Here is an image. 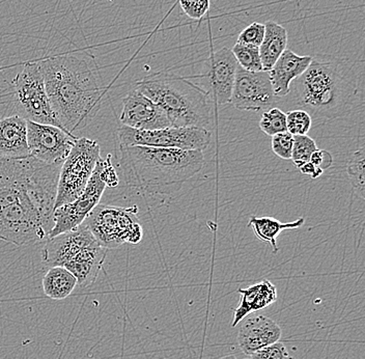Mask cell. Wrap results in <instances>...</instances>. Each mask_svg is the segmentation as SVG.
Segmentation results:
<instances>
[{
    "label": "cell",
    "mask_w": 365,
    "mask_h": 359,
    "mask_svg": "<svg viewBox=\"0 0 365 359\" xmlns=\"http://www.w3.org/2000/svg\"><path fill=\"white\" fill-rule=\"evenodd\" d=\"M38 63L57 121L65 131L74 135L101 108L104 91L99 80L88 64L77 56H48Z\"/></svg>",
    "instance_id": "obj_1"
},
{
    "label": "cell",
    "mask_w": 365,
    "mask_h": 359,
    "mask_svg": "<svg viewBox=\"0 0 365 359\" xmlns=\"http://www.w3.org/2000/svg\"><path fill=\"white\" fill-rule=\"evenodd\" d=\"M204 164L202 151L120 146V166L128 186L150 194L179 191Z\"/></svg>",
    "instance_id": "obj_2"
},
{
    "label": "cell",
    "mask_w": 365,
    "mask_h": 359,
    "mask_svg": "<svg viewBox=\"0 0 365 359\" xmlns=\"http://www.w3.org/2000/svg\"><path fill=\"white\" fill-rule=\"evenodd\" d=\"M48 235L27 192V157H0V240L25 246Z\"/></svg>",
    "instance_id": "obj_3"
},
{
    "label": "cell",
    "mask_w": 365,
    "mask_h": 359,
    "mask_svg": "<svg viewBox=\"0 0 365 359\" xmlns=\"http://www.w3.org/2000/svg\"><path fill=\"white\" fill-rule=\"evenodd\" d=\"M135 89L165 111L173 127L205 128L211 123V100L192 80L157 72L137 81Z\"/></svg>",
    "instance_id": "obj_4"
},
{
    "label": "cell",
    "mask_w": 365,
    "mask_h": 359,
    "mask_svg": "<svg viewBox=\"0 0 365 359\" xmlns=\"http://www.w3.org/2000/svg\"><path fill=\"white\" fill-rule=\"evenodd\" d=\"M292 84L301 109L322 122L334 120L348 111L355 91L336 65L314 59Z\"/></svg>",
    "instance_id": "obj_5"
},
{
    "label": "cell",
    "mask_w": 365,
    "mask_h": 359,
    "mask_svg": "<svg viewBox=\"0 0 365 359\" xmlns=\"http://www.w3.org/2000/svg\"><path fill=\"white\" fill-rule=\"evenodd\" d=\"M108 249L100 244L86 223L71 232L47 239L42 251L45 266L63 267L86 288L97 280Z\"/></svg>",
    "instance_id": "obj_6"
},
{
    "label": "cell",
    "mask_w": 365,
    "mask_h": 359,
    "mask_svg": "<svg viewBox=\"0 0 365 359\" xmlns=\"http://www.w3.org/2000/svg\"><path fill=\"white\" fill-rule=\"evenodd\" d=\"M137 213L136 205L124 208L99 203L84 223L101 246L118 248L125 243L138 244L143 240V226Z\"/></svg>",
    "instance_id": "obj_7"
},
{
    "label": "cell",
    "mask_w": 365,
    "mask_h": 359,
    "mask_svg": "<svg viewBox=\"0 0 365 359\" xmlns=\"http://www.w3.org/2000/svg\"><path fill=\"white\" fill-rule=\"evenodd\" d=\"M100 159L101 148L98 141L78 137L61 166L56 209L76 200L86 191Z\"/></svg>",
    "instance_id": "obj_8"
},
{
    "label": "cell",
    "mask_w": 365,
    "mask_h": 359,
    "mask_svg": "<svg viewBox=\"0 0 365 359\" xmlns=\"http://www.w3.org/2000/svg\"><path fill=\"white\" fill-rule=\"evenodd\" d=\"M14 104L18 116L29 122L61 128L52 111L38 63H29L13 79Z\"/></svg>",
    "instance_id": "obj_9"
},
{
    "label": "cell",
    "mask_w": 365,
    "mask_h": 359,
    "mask_svg": "<svg viewBox=\"0 0 365 359\" xmlns=\"http://www.w3.org/2000/svg\"><path fill=\"white\" fill-rule=\"evenodd\" d=\"M118 137L120 146L171 148L202 152L209 148L212 141L209 130L197 127H168L143 131L122 126L118 128Z\"/></svg>",
    "instance_id": "obj_10"
},
{
    "label": "cell",
    "mask_w": 365,
    "mask_h": 359,
    "mask_svg": "<svg viewBox=\"0 0 365 359\" xmlns=\"http://www.w3.org/2000/svg\"><path fill=\"white\" fill-rule=\"evenodd\" d=\"M61 166L63 164H47L33 156L27 157V192L48 234L54 226L53 215Z\"/></svg>",
    "instance_id": "obj_11"
},
{
    "label": "cell",
    "mask_w": 365,
    "mask_h": 359,
    "mask_svg": "<svg viewBox=\"0 0 365 359\" xmlns=\"http://www.w3.org/2000/svg\"><path fill=\"white\" fill-rule=\"evenodd\" d=\"M105 189L106 185L100 177V166L98 161L86 191L76 200L54 210V226L48 239L74 231L81 226L91 211L99 205Z\"/></svg>",
    "instance_id": "obj_12"
},
{
    "label": "cell",
    "mask_w": 365,
    "mask_h": 359,
    "mask_svg": "<svg viewBox=\"0 0 365 359\" xmlns=\"http://www.w3.org/2000/svg\"><path fill=\"white\" fill-rule=\"evenodd\" d=\"M269 73L250 72L238 66L230 104L239 111H266L275 102Z\"/></svg>",
    "instance_id": "obj_13"
},
{
    "label": "cell",
    "mask_w": 365,
    "mask_h": 359,
    "mask_svg": "<svg viewBox=\"0 0 365 359\" xmlns=\"http://www.w3.org/2000/svg\"><path fill=\"white\" fill-rule=\"evenodd\" d=\"M78 137L56 126L27 121L31 156L47 164H63Z\"/></svg>",
    "instance_id": "obj_14"
},
{
    "label": "cell",
    "mask_w": 365,
    "mask_h": 359,
    "mask_svg": "<svg viewBox=\"0 0 365 359\" xmlns=\"http://www.w3.org/2000/svg\"><path fill=\"white\" fill-rule=\"evenodd\" d=\"M237 68L238 63L230 48L223 47L210 54L205 63L204 73L196 77L204 81L202 89L211 102L217 105L230 104Z\"/></svg>",
    "instance_id": "obj_15"
},
{
    "label": "cell",
    "mask_w": 365,
    "mask_h": 359,
    "mask_svg": "<svg viewBox=\"0 0 365 359\" xmlns=\"http://www.w3.org/2000/svg\"><path fill=\"white\" fill-rule=\"evenodd\" d=\"M120 122L123 126L143 131L173 127L165 111L136 89L123 99Z\"/></svg>",
    "instance_id": "obj_16"
},
{
    "label": "cell",
    "mask_w": 365,
    "mask_h": 359,
    "mask_svg": "<svg viewBox=\"0 0 365 359\" xmlns=\"http://www.w3.org/2000/svg\"><path fill=\"white\" fill-rule=\"evenodd\" d=\"M280 338L282 328L274 320L266 315H253L240 327L238 343L242 351L250 356L257 350L279 342Z\"/></svg>",
    "instance_id": "obj_17"
},
{
    "label": "cell",
    "mask_w": 365,
    "mask_h": 359,
    "mask_svg": "<svg viewBox=\"0 0 365 359\" xmlns=\"http://www.w3.org/2000/svg\"><path fill=\"white\" fill-rule=\"evenodd\" d=\"M312 61V56H299L292 50L285 49L268 72L275 97L282 98L289 95L294 80L307 70Z\"/></svg>",
    "instance_id": "obj_18"
},
{
    "label": "cell",
    "mask_w": 365,
    "mask_h": 359,
    "mask_svg": "<svg viewBox=\"0 0 365 359\" xmlns=\"http://www.w3.org/2000/svg\"><path fill=\"white\" fill-rule=\"evenodd\" d=\"M31 156L27 143V121L18 114L0 120V157L22 159Z\"/></svg>",
    "instance_id": "obj_19"
},
{
    "label": "cell",
    "mask_w": 365,
    "mask_h": 359,
    "mask_svg": "<svg viewBox=\"0 0 365 359\" xmlns=\"http://www.w3.org/2000/svg\"><path fill=\"white\" fill-rule=\"evenodd\" d=\"M241 295L238 308L235 310L232 327L241 323L247 315L264 310L277 300V290L270 280H264L245 289H239Z\"/></svg>",
    "instance_id": "obj_20"
},
{
    "label": "cell",
    "mask_w": 365,
    "mask_h": 359,
    "mask_svg": "<svg viewBox=\"0 0 365 359\" xmlns=\"http://www.w3.org/2000/svg\"><path fill=\"white\" fill-rule=\"evenodd\" d=\"M287 31L277 22L264 23V36L259 46L262 71H269L275 65L277 59L284 54L287 46Z\"/></svg>",
    "instance_id": "obj_21"
},
{
    "label": "cell",
    "mask_w": 365,
    "mask_h": 359,
    "mask_svg": "<svg viewBox=\"0 0 365 359\" xmlns=\"http://www.w3.org/2000/svg\"><path fill=\"white\" fill-rule=\"evenodd\" d=\"M305 223L303 217L297 219L291 223H282L273 217H257L252 216L250 218L248 226L252 228L253 233L257 239L261 241L269 242L272 246L273 253H278L277 238L282 231L297 230Z\"/></svg>",
    "instance_id": "obj_22"
},
{
    "label": "cell",
    "mask_w": 365,
    "mask_h": 359,
    "mask_svg": "<svg viewBox=\"0 0 365 359\" xmlns=\"http://www.w3.org/2000/svg\"><path fill=\"white\" fill-rule=\"evenodd\" d=\"M76 285V278L63 267H51L42 281L44 294L54 300L67 298L74 291Z\"/></svg>",
    "instance_id": "obj_23"
},
{
    "label": "cell",
    "mask_w": 365,
    "mask_h": 359,
    "mask_svg": "<svg viewBox=\"0 0 365 359\" xmlns=\"http://www.w3.org/2000/svg\"><path fill=\"white\" fill-rule=\"evenodd\" d=\"M364 157V148L361 146L359 150L353 153L346 164V173L351 184L357 196L362 200H364L365 196Z\"/></svg>",
    "instance_id": "obj_24"
},
{
    "label": "cell",
    "mask_w": 365,
    "mask_h": 359,
    "mask_svg": "<svg viewBox=\"0 0 365 359\" xmlns=\"http://www.w3.org/2000/svg\"><path fill=\"white\" fill-rule=\"evenodd\" d=\"M230 50H232L238 66L244 70L250 71V72H261L262 71L259 47H251V46L236 43V45Z\"/></svg>",
    "instance_id": "obj_25"
},
{
    "label": "cell",
    "mask_w": 365,
    "mask_h": 359,
    "mask_svg": "<svg viewBox=\"0 0 365 359\" xmlns=\"http://www.w3.org/2000/svg\"><path fill=\"white\" fill-rule=\"evenodd\" d=\"M259 128L264 133L269 136H274V135L287 131V116L279 108L272 107L262 114Z\"/></svg>",
    "instance_id": "obj_26"
},
{
    "label": "cell",
    "mask_w": 365,
    "mask_h": 359,
    "mask_svg": "<svg viewBox=\"0 0 365 359\" xmlns=\"http://www.w3.org/2000/svg\"><path fill=\"white\" fill-rule=\"evenodd\" d=\"M318 150L316 141L308 135L294 136L293 152L291 160L297 168L309 161L310 157Z\"/></svg>",
    "instance_id": "obj_27"
},
{
    "label": "cell",
    "mask_w": 365,
    "mask_h": 359,
    "mask_svg": "<svg viewBox=\"0 0 365 359\" xmlns=\"http://www.w3.org/2000/svg\"><path fill=\"white\" fill-rule=\"evenodd\" d=\"M287 116V130L294 136L307 135L312 125V118L303 109L289 111Z\"/></svg>",
    "instance_id": "obj_28"
},
{
    "label": "cell",
    "mask_w": 365,
    "mask_h": 359,
    "mask_svg": "<svg viewBox=\"0 0 365 359\" xmlns=\"http://www.w3.org/2000/svg\"><path fill=\"white\" fill-rule=\"evenodd\" d=\"M293 145L294 135L287 131L274 135L271 141L274 154L284 160H291Z\"/></svg>",
    "instance_id": "obj_29"
},
{
    "label": "cell",
    "mask_w": 365,
    "mask_h": 359,
    "mask_svg": "<svg viewBox=\"0 0 365 359\" xmlns=\"http://www.w3.org/2000/svg\"><path fill=\"white\" fill-rule=\"evenodd\" d=\"M264 36V23L253 22L239 34V44L259 47Z\"/></svg>",
    "instance_id": "obj_30"
},
{
    "label": "cell",
    "mask_w": 365,
    "mask_h": 359,
    "mask_svg": "<svg viewBox=\"0 0 365 359\" xmlns=\"http://www.w3.org/2000/svg\"><path fill=\"white\" fill-rule=\"evenodd\" d=\"M182 11L194 20L202 19L210 10V0H179Z\"/></svg>",
    "instance_id": "obj_31"
},
{
    "label": "cell",
    "mask_w": 365,
    "mask_h": 359,
    "mask_svg": "<svg viewBox=\"0 0 365 359\" xmlns=\"http://www.w3.org/2000/svg\"><path fill=\"white\" fill-rule=\"evenodd\" d=\"M289 352L282 343L276 342L251 354V359H289Z\"/></svg>",
    "instance_id": "obj_32"
},
{
    "label": "cell",
    "mask_w": 365,
    "mask_h": 359,
    "mask_svg": "<svg viewBox=\"0 0 365 359\" xmlns=\"http://www.w3.org/2000/svg\"><path fill=\"white\" fill-rule=\"evenodd\" d=\"M100 166V177L103 182L105 183L106 187L109 188H115L120 184L118 173L114 169L113 162H111V155H108L106 159L99 160Z\"/></svg>",
    "instance_id": "obj_33"
},
{
    "label": "cell",
    "mask_w": 365,
    "mask_h": 359,
    "mask_svg": "<svg viewBox=\"0 0 365 359\" xmlns=\"http://www.w3.org/2000/svg\"><path fill=\"white\" fill-rule=\"evenodd\" d=\"M310 162L319 171H325L329 169L333 164V157L328 151L317 150L310 157Z\"/></svg>",
    "instance_id": "obj_34"
},
{
    "label": "cell",
    "mask_w": 365,
    "mask_h": 359,
    "mask_svg": "<svg viewBox=\"0 0 365 359\" xmlns=\"http://www.w3.org/2000/svg\"><path fill=\"white\" fill-rule=\"evenodd\" d=\"M299 171L303 175L309 176L312 179L316 180L318 179L319 177H321L323 175V171H319V169L317 168L312 162L308 161L307 163L302 164V166H299Z\"/></svg>",
    "instance_id": "obj_35"
},
{
    "label": "cell",
    "mask_w": 365,
    "mask_h": 359,
    "mask_svg": "<svg viewBox=\"0 0 365 359\" xmlns=\"http://www.w3.org/2000/svg\"><path fill=\"white\" fill-rule=\"evenodd\" d=\"M220 359H237L236 356L232 355V354H228L227 356H223Z\"/></svg>",
    "instance_id": "obj_36"
},
{
    "label": "cell",
    "mask_w": 365,
    "mask_h": 359,
    "mask_svg": "<svg viewBox=\"0 0 365 359\" xmlns=\"http://www.w3.org/2000/svg\"><path fill=\"white\" fill-rule=\"evenodd\" d=\"M289 359H295V358H289Z\"/></svg>",
    "instance_id": "obj_37"
},
{
    "label": "cell",
    "mask_w": 365,
    "mask_h": 359,
    "mask_svg": "<svg viewBox=\"0 0 365 359\" xmlns=\"http://www.w3.org/2000/svg\"><path fill=\"white\" fill-rule=\"evenodd\" d=\"M244 359H251V358H244Z\"/></svg>",
    "instance_id": "obj_38"
},
{
    "label": "cell",
    "mask_w": 365,
    "mask_h": 359,
    "mask_svg": "<svg viewBox=\"0 0 365 359\" xmlns=\"http://www.w3.org/2000/svg\"><path fill=\"white\" fill-rule=\"evenodd\" d=\"M0 70H1V68H0Z\"/></svg>",
    "instance_id": "obj_39"
}]
</instances>
